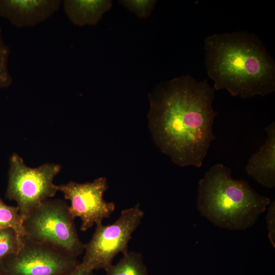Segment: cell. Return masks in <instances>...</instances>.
I'll return each instance as SVG.
<instances>
[{"mask_svg":"<svg viewBox=\"0 0 275 275\" xmlns=\"http://www.w3.org/2000/svg\"><path fill=\"white\" fill-rule=\"evenodd\" d=\"M215 90L190 75L163 81L148 95L149 126L155 143L179 166L202 167L215 139Z\"/></svg>","mask_w":275,"mask_h":275,"instance_id":"6da1fadb","label":"cell"},{"mask_svg":"<svg viewBox=\"0 0 275 275\" xmlns=\"http://www.w3.org/2000/svg\"><path fill=\"white\" fill-rule=\"evenodd\" d=\"M205 63L215 91L232 96H264L275 91V63L260 38L245 31L205 38Z\"/></svg>","mask_w":275,"mask_h":275,"instance_id":"7a4b0ae2","label":"cell"},{"mask_svg":"<svg viewBox=\"0 0 275 275\" xmlns=\"http://www.w3.org/2000/svg\"><path fill=\"white\" fill-rule=\"evenodd\" d=\"M243 179H235L221 163L211 166L198 183L197 208L202 216L230 230L252 227L270 203Z\"/></svg>","mask_w":275,"mask_h":275,"instance_id":"3957f363","label":"cell"},{"mask_svg":"<svg viewBox=\"0 0 275 275\" xmlns=\"http://www.w3.org/2000/svg\"><path fill=\"white\" fill-rule=\"evenodd\" d=\"M67 203L60 199H47L27 215L23 226L29 238L48 244L77 257L84 251L74 219Z\"/></svg>","mask_w":275,"mask_h":275,"instance_id":"277c9868","label":"cell"},{"mask_svg":"<svg viewBox=\"0 0 275 275\" xmlns=\"http://www.w3.org/2000/svg\"><path fill=\"white\" fill-rule=\"evenodd\" d=\"M144 216V211L136 204L123 210L113 223L96 225L92 238L85 244V253L78 267L90 271L106 270L117 255L128 251V243Z\"/></svg>","mask_w":275,"mask_h":275,"instance_id":"5b68a950","label":"cell"},{"mask_svg":"<svg viewBox=\"0 0 275 275\" xmlns=\"http://www.w3.org/2000/svg\"><path fill=\"white\" fill-rule=\"evenodd\" d=\"M10 164L6 196L17 203L22 215L25 217L43 202L56 195L58 189L53 180L60 171V166L46 163L31 168L15 153L11 157Z\"/></svg>","mask_w":275,"mask_h":275,"instance_id":"8992f818","label":"cell"},{"mask_svg":"<svg viewBox=\"0 0 275 275\" xmlns=\"http://www.w3.org/2000/svg\"><path fill=\"white\" fill-rule=\"evenodd\" d=\"M0 263L4 275H62L80 262L61 249L24 236L19 252Z\"/></svg>","mask_w":275,"mask_h":275,"instance_id":"52a82bcc","label":"cell"},{"mask_svg":"<svg viewBox=\"0 0 275 275\" xmlns=\"http://www.w3.org/2000/svg\"><path fill=\"white\" fill-rule=\"evenodd\" d=\"M108 188L105 177H99L91 182L78 183L70 181L57 185L58 190L63 193L66 199L70 202L69 213L75 219L81 221L80 229L86 231L94 224L101 223L114 212L115 205L103 199V194Z\"/></svg>","mask_w":275,"mask_h":275,"instance_id":"ba28073f","label":"cell"},{"mask_svg":"<svg viewBox=\"0 0 275 275\" xmlns=\"http://www.w3.org/2000/svg\"><path fill=\"white\" fill-rule=\"evenodd\" d=\"M61 0H0V17L17 28L37 25L60 8Z\"/></svg>","mask_w":275,"mask_h":275,"instance_id":"9c48e42d","label":"cell"},{"mask_svg":"<svg viewBox=\"0 0 275 275\" xmlns=\"http://www.w3.org/2000/svg\"><path fill=\"white\" fill-rule=\"evenodd\" d=\"M267 139L251 155L245 167L247 174L264 187H275V123L264 129Z\"/></svg>","mask_w":275,"mask_h":275,"instance_id":"30bf717a","label":"cell"},{"mask_svg":"<svg viewBox=\"0 0 275 275\" xmlns=\"http://www.w3.org/2000/svg\"><path fill=\"white\" fill-rule=\"evenodd\" d=\"M64 12L74 25H96L112 7L108 0H64Z\"/></svg>","mask_w":275,"mask_h":275,"instance_id":"8fae6325","label":"cell"},{"mask_svg":"<svg viewBox=\"0 0 275 275\" xmlns=\"http://www.w3.org/2000/svg\"><path fill=\"white\" fill-rule=\"evenodd\" d=\"M105 275H149L143 256L135 252L128 251L115 264H112Z\"/></svg>","mask_w":275,"mask_h":275,"instance_id":"7c38bea8","label":"cell"},{"mask_svg":"<svg viewBox=\"0 0 275 275\" xmlns=\"http://www.w3.org/2000/svg\"><path fill=\"white\" fill-rule=\"evenodd\" d=\"M25 217L17 206L8 205L0 199V228L12 229L22 239L25 236L23 226Z\"/></svg>","mask_w":275,"mask_h":275,"instance_id":"4fadbf2b","label":"cell"},{"mask_svg":"<svg viewBox=\"0 0 275 275\" xmlns=\"http://www.w3.org/2000/svg\"><path fill=\"white\" fill-rule=\"evenodd\" d=\"M22 239L12 229L0 228V262L7 257L19 252Z\"/></svg>","mask_w":275,"mask_h":275,"instance_id":"5bb4252c","label":"cell"},{"mask_svg":"<svg viewBox=\"0 0 275 275\" xmlns=\"http://www.w3.org/2000/svg\"><path fill=\"white\" fill-rule=\"evenodd\" d=\"M10 49L5 42L0 27V89L10 87L13 78L8 69Z\"/></svg>","mask_w":275,"mask_h":275,"instance_id":"9a60e30c","label":"cell"},{"mask_svg":"<svg viewBox=\"0 0 275 275\" xmlns=\"http://www.w3.org/2000/svg\"><path fill=\"white\" fill-rule=\"evenodd\" d=\"M119 3L140 19H146L151 14L157 1L154 0H121Z\"/></svg>","mask_w":275,"mask_h":275,"instance_id":"2e32d148","label":"cell"},{"mask_svg":"<svg viewBox=\"0 0 275 275\" xmlns=\"http://www.w3.org/2000/svg\"><path fill=\"white\" fill-rule=\"evenodd\" d=\"M266 219L268 230V238L272 245L275 247V202L268 205Z\"/></svg>","mask_w":275,"mask_h":275,"instance_id":"e0dca14e","label":"cell"},{"mask_svg":"<svg viewBox=\"0 0 275 275\" xmlns=\"http://www.w3.org/2000/svg\"><path fill=\"white\" fill-rule=\"evenodd\" d=\"M62 275H95L93 271L82 269L78 266L73 270Z\"/></svg>","mask_w":275,"mask_h":275,"instance_id":"ac0fdd59","label":"cell"},{"mask_svg":"<svg viewBox=\"0 0 275 275\" xmlns=\"http://www.w3.org/2000/svg\"><path fill=\"white\" fill-rule=\"evenodd\" d=\"M0 275H4L3 273V272H2V268H1V263H0Z\"/></svg>","mask_w":275,"mask_h":275,"instance_id":"d6986e66","label":"cell"}]
</instances>
